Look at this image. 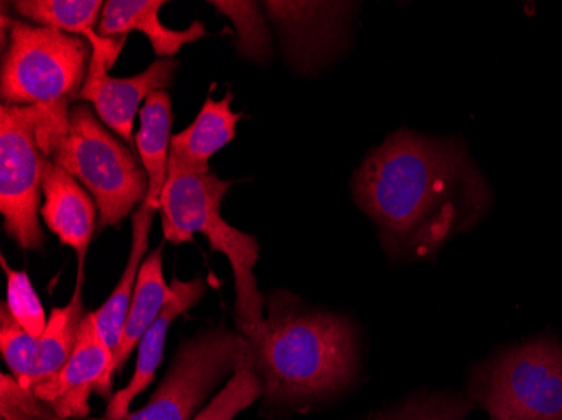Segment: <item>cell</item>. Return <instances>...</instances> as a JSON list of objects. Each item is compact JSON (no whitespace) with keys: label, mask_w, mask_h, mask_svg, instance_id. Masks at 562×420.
Segmentation results:
<instances>
[{"label":"cell","mask_w":562,"mask_h":420,"mask_svg":"<svg viewBox=\"0 0 562 420\" xmlns=\"http://www.w3.org/2000/svg\"><path fill=\"white\" fill-rule=\"evenodd\" d=\"M353 197L387 248L425 258L479 223L491 189L463 141L400 129L366 157Z\"/></svg>","instance_id":"6da1fadb"},{"label":"cell","mask_w":562,"mask_h":420,"mask_svg":"<svg viewBox=\"0 0 562 420\" xmlns=\"http://www.w3.org/2000/svg\"><path fill=\"white\" fill-rule=\"evenodd\" d=\"M263 396L308 399L340 390L356 371V338L347 320L300 311L292 302H268V317L248 338Z\"/></svg>","instance_id":"7a4b0ae2"},{"label":"cell","mask_w":562,"mask_h":420,"mask_svg":"<svg viewBox=\"0 0 562 420\" xmlns=\"http://www.w3.org/2000/svg\"><path fill=\"white\" fill-rule=\"evenodd\" d=\"M229 188L232 182L214 173H191L169 166L160 220L166 241L184 245L199 232L210 241L213 251L226 256L235 274L236 320L243 337L249 338L265 321L263 296L255 276L260 246L257 239L221 216V202Z\"/></svg>","instance_id":"3957f363"},{"label":"cell","mask_w":562,"mask_h":420,"mask_svg":"<svg viewBox=\"0 0 562 420\" xmlns=\"http://www.w3.org/2000/svg\"><path fill=\"white\" fill-rule=\"evenodd\" d=\"M90 43L85 37L14 21L2 58L0 97L12 106L41 110L37 137L68 128L69 103L88 78Z\"/></svg>","instance_id":"277c9868"},{"label":"cell","mask_w":562,"mask_h":420,"mask_svg":"<svg viewBox=\"0 0 562 420\" xmlns=\"http://www.w3.org/2000/svg\"><path fill=\"white\" fill-rule=\"evenodd\" d=\"M68 120V128L50 141L46 157L90 192L100 211L101 229L116 226L147 198V172L90 106L75 104Z\"/></svg>","instance_id":"5b68a950"},{"label":"cell","mask_w":562,"mask_h":420,"mask_svg":"<svg viewBox=\"0 0 562 420\" xmlns=\"http://www.w3.org/2000/svg\"><path fill=\"white\" fill-rule=\"evenodd\" d=\"M473 397L494 420H562V345L529 341L483 363Z\"/></svg>","instance_id":"8992f818"},{"label":"cell","mask_w":562,"mask_h":420,"mask_svg":"<svg viewBox=\"0 0 562 420\" xmlns=\"http://www.w3.org/2000/svg\"><path fill=\"white\" fill-rule=\"evenodd\" d=\"M41 110L36 106L0 109V213L5 232L22 249H41V195L47 157L37 141Z\"/></svg>","instance_id":"52a82bcc"},{"label":"cell","mask_w":562,"mask_h":420,"mask_svg":"<svg viewBox=\"0 0 562 420\" xmlns=\"http://www.w3.org/2000/svg\"><path fill=\"white\" fill-rule=\"evenodd\" d=\"M248 349V338L226 330L207 331L184 341L147 406L120 420H191L213 388L236 372Z\"/></svg>","instance_id":"ba28073f"},{"label":"cell","mask_w":562,"mask_h":420,"mask_svg":"<svg viewBox=\"0 0 562 420\" xmlns=\"http://www.w3.org/2000/svg\"><path fill=\"white\" fill-rule=\"evenodd\" d=\"M113 352L98 328L94 313H87L75 350L61 371L41 382L34 391L61 420L83 419L90 412V396L112 365Z\"/></svg>","instance_id":"9c48e42d"},{"label":"cell","mask_w":562,"mask_h":420,"mask_svg":"<svg viewBox=\"0 0 562 420\" xmlns=\"http://www.w3.org/2000/svg\"><path fill=\"white\" fill-rule=\"evenodd\" d=\"M43 195L41 216L44 224L61 245L75 249L80 261L78 266H85L100 213L97 202L78 180L50 160L44 169Z\"/></svg>","instance_id":"30bf717a"},{"label":"cell","mask_w":562,"mask_h":420,"mask_svg":"<svg viewBox=\"0 0 562 420\" xmlns=\"http://www.w3.org/2000/svg\"><path fill=\"white\" fill-rule=\"evenodd\" d=\"M173 298H176V290L164 280L162 246H159V249L145 258L142 264L131 309L123 325L122 337L113 353L112 365L94 387L98 396L112 399L113 377L122 372L132 350L138 347L148 328L156 323L160 313Z\"/></svg>","instance_id":"8fae6325"},{"label":"cell","mask_w":562,"mask_h":420,"mask_svg":"<svg viewBox=\"0 0 562 420\" xmlns=\"http://www.w3.org/2000/svg\"><path fill=\"white\" fill-rule=\"evenodd\" d=\"M170 286L176 290V298L164 308L156 323L148 328L147 333L138 343L134 377L131 378L126 387L113 394L112 399L109 400V407H106L105 419L120 420L131 413L132 402L156 378L157 368L162 363L167 331H169L170 325L176 318L181 317L182 313L198 305L199 299L206 292V281L202 277H195L186 283L173 277Z\"/></svg>","instance_id":"7c38bea8"},{"label":"cell","mask_w":562,"mask_h":420,"mask_svg":"<svg viewBox=\"0 0 562 420\" xmlns=\"http://www.w3.org/2000/svg\"><path fill=\"white\" fill-rule=\"evenodd\" d=\"M179 65L176 59H157L140 75L132 78L103 76L88 101L101 122L112 128L126 144H134V120L142 100L151 93L164 91L172 84L173 72Z\"/></svg>","instance_id":"4fadbf2b"},{"label":"cell","mask_w":562,"mask_h":420,"mask_svg":"<svg viewBox=\"0 0 562 420\" xmlns=\"http://www.w3.org/2000/svg\"><path fill=\"white\" fill-rule=\"evenodd\" d=\"M162 0H109L98 22V34L103 37H126L142 33L150 41L157 58L172 59L186 44L207 36L206 25L192 22L186 31L169 30L160 21Z\"/></svg>","instance_id":"5bb4252c"},{"label":"cell","mask_w":562,"mask_h":420,"mask_svg":"<svg viewBox=\"0 0 562 420\" xmlns=\"http://www.w3.org/2000/svg\"><path fill=\"white\" fill-rule=\"evenodd\" d=\"M233 94L223 100L207 98L191 126L172 135L169 166L191 173H210V160L232 144L241 113L232 110Z\"/></svg>","instance_id":"9a60e30c"},{"label":"cell","mask_w":562,"mask_h":420,"mask_svg":"<svg viewBox=\"0 0 562 420\" xmlns=\"http://www.w3.org/2000/svg\"><path fill=\"white\" fill-rule=\"evenodd\" d=\"M140 128L135 135L140 162L148 175V194L145 204L160 211L162 192L169 177L170 128L173 115L170 97L166 90L156 91L140 109Z\"/></svg>","instance_id":"2e32d148"},{"label":"cell","mask_w":562,"mask_h":420,"mask_svg":"<svg viewBox=\"0 0 562 420\" xmlns=\"http://www.w3.org/2000/svg\"><path fill=\"white\" fill-rule=\"evenodd\" d=\"M157 213H159L157 208L150 207L145 202L135 211L134 217H132L131 256L126 261L125 270H123L122 277H120L119 284H116L110 298L103 303L98 311H94L101 337L113 353L119 347L123 325H125L126 315L131 309L132 298H134L135 287H137L138 273H140L142 264L145 261V252L148 249L151 223H154Z\"/></svg>","instance_id":"e0dca14e"},{"label":"cell","mask_w":562,"mask_h":420,"mask_svg":"<svg viewBox=\"0 0 562 420\" xmlns=\"http://www.w3.org/2000/svg\"><path fill=\"white\" fill-rule=\"evenodd\" d=\"M85 266H78L75 293L68 305L50 311L46 330L40 338L37 385L61 371L75 350L87 311L83 305ZM36 385V387H37Z\"/></svg>","instance_id":"ac0fdd59"},{"label":"cell","mask_w":562,"mask_h":420,"mask_svg":"<svg viewBox=\"0 0 562 420\" xmlns=\"http://www.w3.org/2000/svg\"><path fill=\"white\" fill-rule=\"evenodd\" d=\"M14 8L41 27L87 39L105 4L100 0H19Z\"/></svg>","instance_id":"d6986e66"},{"label":"cell","mask_w":562,"mask_h":420,"mask_svg":"<svg viewBox=\"0 0 562 420\" xmlns=\"http://www.w3.org/2000/svg\"><path fill=\"white\" fill-rule=\"evenodd\" d=\"M0 350L15 381L34 390L40 368V338L27 333L15 321L5 303L0 308Z\"/></svg>","instance_id":"ffe728a7"},{"label":"cell","mask_w":562,"mask_h":420,"mask_svg":"<svg viewBox=\"0 0 562 420\" xmlns=\"http://www.w3.org/2000/svg\"><path fill=\"white\" fill-rule=\"evenodd\" d=\"M213 5L235 22L238 30V49L243 56L255 61L270 56V33L260 8L255 2H213Z\"/></svg>","instance_id":"44dd1931"},{"label":"cell","mask_w":562,"mask_h":420,"mask_svg":"<svg viewBox=\"0 0 562 420\" xmlns=\"http://www.w3.org/2000/svg\"><path fill=\"white\" fill-rule=\"evenodd\" d=\"M8 277V305L9 311L19 325L34 338H41L46 330L47 318L41 305L40 296L34 292L33 283L25 271H15L9 266L4 256L0 261Z\"/></svg>","instance_id":"7402d4cb"},{"label":"cell","mask_w":562,"mask_h":420,"mask_svg":"<svg viewBox=\"0 0 562 420\" xmlns=\"http://www.w3.org/2000/svg\"><path fill=\"white\" fill-rule=\"evenodd\" d=\"M469 404L458 397L429 396L409 400L382 420H465Z\"/></svg>","instance_id":"603a6c76"},{"label":"cell","mask_w":562,"mask_h":420,"mask_svg":"<svg viewBox=\"0 0 562 420\" xmlns=\"http://www.w3.org/2000/svg\"><path fill=\"white\" fill-rule=\"evenodd\" d=\"M36 391L22 387L14 377L2 375V419L33 420L40 416Z\"/></svg>","instance_id":"cb8c5ba5"}]
</instances>
